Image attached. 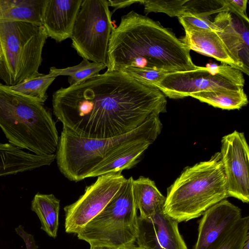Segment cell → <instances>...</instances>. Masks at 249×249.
I'll return each instance as SVG.
<instances>
[{"mask_svg":"<svg viewBox=\"0 0 249 249\" xmlns=\"http://www.w3.org/2000/svg\"><path fill=\"white\" fill-rule=\"evenodd\" d=\"M184 6V12L209 18L214 14L228 11L223 0H188Z\"/></svg>","mask_w":249,"mask_h":249,"instance_id":"26","label":"cell"},{"mask_svg":"<svg viewBox=\"0 0 249 249\" xmlns=\"http://www.w3.org/2000/svg\"><path fill=\"white\" fill-rule=\"evenodd\" d=\"M125 179L120 173L98 176L77 201L64 208L66 232L77 234L103 210Z\"/></svg>","mask_w":249,"mask_h":249,"instance_id":"10","label":"cell"},{"mask_svg":"<svg viewBox=\"0 0 249 249\" xmlns=\"http://www.w3.org/2000/svg\"><path fill=\"white\" fill-rule=\"evenodd\" d=\"M106 67L103 64L90 62L89 60L83 59L79 64L72 67L64 69L52 67L49 74L55 78L60 75L69 76L68 82L70 86H73L82 83L98 74Z\"/></svg>","mask_w":249,"mask_h":249,"instance_id":"22","label":"cell"},{"mask_svg":"<svg viewBox=\"0 0 249 249\" xmlns=\"http://www.w3.org/2000/svg\"><path fill=\"white\" fill-rule=\"evenodd\" d=\"M132 190L140 216L146 218L163 207L165 197L157 188L155 182L148 178L140 177L133 180Z\"/></svg>","mask_w":249,"mask_h":249,"instance_id":"18","label":"cell"},{"mask_svg":"<svg viewBox=\"0 0 249 249\" xmlns=\"http://www.w3.org/2000/svg\"><path fill=\"white\" fill-rule=\"evenodd\" d=\"M180 40L190 50L212 57L240 70L216 31H185V35Z\"/></svg>","mask_w":249,"mask_h":249,"instance_id":"16","label":"cell"},{"mask_svg":"<svg viewBox=\"0 0 249 249\" xmlns=\"http://www.w3.org/2000/svg\"><path fill=\"white\" fill-rule=\"evenodd\" d=\"M190 50L170 30L131 11L112 29L108 47L107 71L129 67L169 72L196 69Z\"/></svg>","mask_w":249,"mask_h":249,"instance_id":"2","label":"cell"},{"mask_svg":"<svg viewBox=\"0 0 249 249\" xmlns=\"http://www.w3.org/2000/svg\"><path fill=\"white\" fill-rule=\"evenodd\" d=\"M241 217V209L226 199L212 206L199 221L193 249H215Z\"/></svg>","mask_w":249,"mask_h":249,"instance_id":"13","label":"cell"},{"mask_svg":"<svg viewBox=\"0 0 249 249\" xmlns=\"http://www.w3.org/2000/svg\"><path fill=\"white\" fill-rule=\"evenodd\" d=\"M15 230L17 234L24 241L27 249H36L38 248V246L35 244L33 236L24 231L23 228L21 225H19Z\"/></svg>","mask_w":249,"mask_h":249,"instance_id":"30","label":"cell"},{"mask_svg":"<svg viewBox=\"0 0 249 249\" xmlns=\"http://www.w3.org/2000/svg\"><path fill=\"white\" fill-rule=\"evenodd\" d=\"M188 0H141L146 15L151 13H163L170 17L181 16L185 11V3Z\"/></svg>","mask_w":249,"mask_h":249,"instance_id":"25","label":"cell"},{"mask_svg":"<svg viewBox=\"0 0 249 249\" xmlns=\"http://www.w3.org/2000/svg\"><path fill=\"white\" fill-rule=\"evenodd\" d=\"M216 32L242 72L249 74V30L244 23L235 20L231 12L218 13L213 20Z\"/></svg>","mask_w":249,"mask_h":249,"instance_id":"14","label":"cell"},{"mask_svg":"<svg viewBox=\"0 0 249 249\" xmlns=\"http://www.w3.org/2000/svg\"><path fill=\"white\" fill-rule=\"evenodd\" d=\"M55 78L49 73L45 74L40 73L36 76L10 87L17 92L44 103L48 98L47 91Z\"/></svg>","mask_w":249,"mask_h":249,"instance_id":"23","label":"cell"},{"mask_svg":"<svg viewBox=\"0 0 249 249\" xmlns=\"http://www.w3.org/2000/svg\"><path fill=\"white\" fill-rule=\"evenodd\" d=\"M118 249H142V248H141L138 246H135L134 245H133L121 248Z\"/></svg>","mask_w":249,"mask_h":249,"instance_id":"33","label":"cell"},{"mask_svg":"<svg viewBox=\"0 0 249 249\" xmlns=\"http://www.w3.org/2000/svg\"><path fill=\"white\" fill-rule=\"evenodd\" d=\"M228 11L232 12L240 18L249 23V19L246 14L247 0H223Z\"/></svg>","mask_w":249,"mask_h":249,"instance_id":"29","label":"cell"},{"mask_svg":"<svg viewBox=\"0 0 249 249\" xmlns=\"http://www.w3.org/2000/svg\"><path fill=\"white\" fill-rule=\"evenodd\" d=\"M242 71L221 63L207 64L196 69L167 73L154 86L165 96L177 99L201 91L243 88Z\"/></svg>","mask_w":249,"mask_h":249,"instance_id":"9","label":"cell"},{"mask_svg":"<svg viewBox=\"0 0 249 249\" xmlns=\"http://www.w3.org/2000/svg\"><path fill=\"white\" fill-rule=\"evenodd\" d=\"M0 127L9 143L37 155L55 154L59 136L44 103L0 82Z\"/></svg>","mask_w":249,"mask_h":249,"instance_id":"4","label":"cell"},{"mask_svg":"<svg viewBox=\"0 0 249 249\" xmlns=\"http://www.w3.org/2000/svg\"><path fill=\"white\" fill-rule=\"evenodd\" d=\"M145 142L132 146L98 165L88 178L96 177L107 174L120 173L134 167L140 161L143 152L151 144Z\"/></svg>","mask_w":249,"mask_h":249,"instance_id":"19","label":"cell"},{"mask_svg":"<svg viewBox=\"0 0 249 249\" xmlns=\"http://www.w3.org/2000/svg\"><path fill=\"white\" fill-rule=\"evenodd\" d=\"M242 249H249V237L246 239Z\"/></svg>","mask_w":249,"mask_h":249,"instance_id":"34","label":"cell"},{"mask_svg":"<svg viewBox=\"0 0 249 249\" xmlns=\"http://www.w3.org/2000/svg\"><path fill=\"white\" fill-rule=\"evenodd\" d=\"M132 177L126 178L103 210L76 234L90 245L115 249L134 245L138 215L132 190Z\"/></svg>","mask_w":249,"mask_h":249,"instance_id":"7","label":"cell"},{"mask_svg":"<svg viewBox=\"0 0 249 249\" xmlns=\"http://www.w3.org/2000/svg\"><path fill=\"white\" fill-rule=\"evenodd\" d=\"M178 224L164 213L163 207L149 217L139 215L136 241L143 249H188Z\"/></svg>","mask_w":249,"mask_h":249,"instance_id":"12","label":"cell"},{"mask_svg":"<svg viewBox=\"0 0 249 249\" xmlns=\"http://www.w3.org/2000/svg\"><path fill=\"white\" fill-rule=\"evenodd\" d=\"M52 105L63 128L86 138L108 139L166 112L167 100L155 86L122 71H107L57 90Z\"/></svg>","mask_w":249,"mask_h":249,"instance_id":"1","label":"cell"},{"mask_svg":"<svg viewBox=\"0 0 249 249\" xmlns=\"http://www.w3.org/2000/svg\"><path fill=\"white\" fill-rule=\"evenodd\" d=\"M161 128L159 115H156L134 130L108 139L86 138L63 128L55 153L58 169L70 180L80 181L112 156L137 144L152 143Z\"/></svg>","mask_w":249,"mask_h":249,"instance_id":"3","label":"cell"},{"mask_svg":"<svg viewBox=\"0 0 249 249\" xmlns=\"http://www.w3.org/2000/svg\"><path fill=\"white\" fill-rule=\"evenodd\" d=\"M109 6L114 8L113 12L120 8H123L136 3H140L141 0H107Z\"/></svg>","mask_w":249,"mask_h":249,"instance_id":"31","label":"cell"},{"mask_svg":"<svg viewBox=\"0 0 249 249\" xmlns=\"http://www.w3.org/2000/svg\"><path fill=\"white\" fill-rule=\"evenodd\" d=\"M1 54H2V51H1V46H0V57L1 56Z\"/></svg>","mask_w":249,"mask_h":249,"instance_id":"35","label":"cell"},{"mask_svg":"<svg viewBox=\"0 0 249 249\" xmlns=\"http://www.w3.org/2000/svg\"><path fill=\"white\" fill-rule=\"evenodd\" d=\"M249 231V217H241L215 249H242Z\"/></svg>","mask_w":249,"mask_h":249,"instance_id":"24","label":"cell"},{"mask_svg":"<svg viewBox=\"0 0 249 249\" xmlns=\"http://www.w3.org/2000/svg\"><path fill=\"white\" fill-rule=\"evenodd\" d=\"M107 0H83L73 27L71 46L83 59L107 67L113 29Z\"/></svg>","mask_w":249,"mask_h":249,"instance_id":"8","label":"cell"},{"mask_svg":"<svg viewBox=\"0 0 249 249\" xmlns=\"http://www.w3.org/2000/svg\"><path fill=\"white\" fill-rule=\"evenodd\" d=\"M190 96L223 109H239L248 103V97L243 88L201 91Z\"/></svg>","mask_w":249,"mask_h":249,"instance_id":"21","label":"cell"},{"mask_svg":"<svg viewBox=\"0 0 249 249\" xmlns=\"http://www.w3.org/2000/svg\"><path fill=\"white\" fill-rule=\"evenodd\" d=\"M185 31L191 30L217 31L218 28L210 18L184 12L178 17Z\"/></svg>","mask_w":249,"mask_h":249,"instance_id":"27","label":"cell"},{"mask_svg":"<svg viewBox=\"0 0 249 249\" xmlns=\"http://www.w3.org/2000/svg\"><path fill=\"white\" fill-rule=\"evenodd\" d=\"M89 249H115L113 248L103 245H90Z\"/></svg>","mask_w":249,"mask_h":249,"instance_id":"32","label":"cell"},{"mask_svg":"<svg viewBox=\"0 0 249 249\" xmlns=\"http://www.w3.org/2000/svg\"><path fill=\"white\" fill-rule=\"evenodd\" d=\"M46 0H0V23L23 21L42 26Z\"/></svg>","mask_w":249,"mask_h":249,"instance_id":"17","label":"cell"},{"mask_svg":"<svg viewBox=\"0 0 249 249\" xmlns=\"http://www.w3.org/2000/svg\"><path fill=\"white\" fill-rule=\"evenodd\" d=\"M60 200L53 194L37 193L32 202V211L38 217L41 223V229L51 237L57 236L58 228V216Z\"/></svg>","mask_w":249,"mask_h":249,"instance_id":"20","label":"cell"},{"mask_svg":"<svg viewBox=\"0 0 249 249\" xmlns=\"http://www.w3.org/2000/svg\"><path fill=\"white\" fill-rule=\"evenodd\" d=\"M83 0H46L42 26L57 42L71 38Z\"/></svg>","mask_w":249,"mask_h":249,"instance_id":"15","label":"cell"},{"mask_svg":"<svg viewBox=\"0 0 249 249\" xmlns=\"http://www.w3.org/2000/svg\"><path fill=\"white\" fill-rule=\"evenodd\" d=\"M228 196L221 155L217 152L209 160L183 170L168 189L163 211L179 223L199 217Z\"/></svg>","mask_w":249,"mask_h":249,"instance_id":"5","label":"cell"},{"mask_svg":"<svg viewBox=\"0 0 249 249\" xmlns=\"http://www.w3.org/2000/svg\"><path fill=\"white\" fill-rule=\"evenodd\" d=\"M229 196L249 201V148L243 133L237 131L222 138L220 152Z\"/></svg>","mask_w":249,"mask_h":249,"instance_id":"11","label":"cell"},{"mask_svg":"<svg viewBox=\"0 0 249 249\" xmlns=\"http://www.w3.org/2000/svg\"><path fill=\"white\" fill-rule=\"evenodd\" d=\"M124 72L133 78L147 84L153 86L169 72L153 70L142 69L129 67L124 70Z\"/></svg>","mask_w":249,"mask_h":249,"instance_id":"28","label":"cell"},{"mask_svg":"<svg viewBox=\"0 0 249 249\" xmlns=\"http://www.w3.org/2000/svg\"><path fill=\"white\" fill-rule=\"evenodd\" d=\"M48 37L42 25L23 21L0 23V79L9 87L38 75Z\"/></svg>","mask_w":249,"mask_h":249,"instance_id":"6","label":"cell"}]
</instances>
